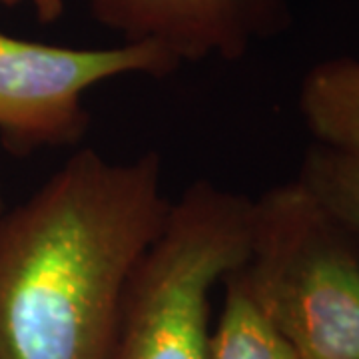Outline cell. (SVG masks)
<instances>
[{
    "label": "cell",
    "mask_w": 359,
    "mask_h": 359,
    "mask_svg": "<svg viewBox=\"0 0 359 359\" xmlns=\"http://www.w3.org/2000/svg\"><path fill=\"white\" fill-rule=\"evenodd\" d=\"M172 200L162 160L80 148L0 212V359H110L122 299Z\"/></svg>",
    "instance_id": "1"
},
{
    "label": "cell",
    "mask_w": 359,
    "mask_h": 359,
    "mask_svg": "<svg viewBox=\"0 0 359 359\" xmlns=\"http://www.w3.org/2000/svg\"><path fill=\"white\" fill-rule=\"evenodd\" d=\"M252 200L210 180L172 200L130 276L110 359H212V295L245 266Z\"/></svg>",
    "instance_id": "2"
},
{
    "label": "cell",
    "mask_w": 359,
    "mask_h": 359,
    "mask_svg": "<svg viewBox=\"0 0 359 359\" xmlns=\"http://www.w3.org/2000/svg\"><path fill=\"white\" fill-rule=\"evenodd\" d=\"M248 292L297 359H359V236L297 182L252 200Z\"/></svg>",
    "instance_id": "3"
},
{
    "label": "cell",
    "mask_w": 359,
    "mask_h": 359,
    "mask_svg": "<svg viewBox=\"0 0 359 359\" xmlns=\"http://www.w3.org/2000/svg\"><path fill=\"white\" fill-rule=\"evenodd\" d=\"M180 66L152 44L78 48L0 32V140L16 156L74 148L88 134L90 90L120 76H168Z\"/></svg>",
    "instance_id": "4"
},
{
    "label": "cell",
    "mask_w": 359,
    "mask_h": 359,
    "mask_svg": "<svg viewBox=\"0 0 359 359\" xmlns=\"http://www.w3.org/2000/svg\"><path fill=\"white\" fill-rule=\"evenodd\" d=\"M92 18L128 44H152L180 65L240 60L292 22L290 0H86Z\"/></svg>",
    "instance_id": "5"
},
{
    "label": "cell",
    "mask_w": 359,
    "mask_h": 359,
    "mask_svg": "<svg viewBox=\"0 0 359 359\" xmlns=\"http://www.w3.org/2000/svg\"><path fill=\"white\" fill-rule=\"evenodd\" d=\"M299 112L318 146L359 156V60L337 56L308 70Z\"/></svg>",
    "instance_id": "6"
},
{
    "label": "cell",
    "mask_w": 359,
    "mask_h": 359,
    "mask_svg": "<svg viewBox=\"0 0 359 359\" xmlns=\"http://www.w3.org/2000/svg\"><path fill=\"white\" fill-rule=\"evenodd\" d=\"M222 290L212 359H297L256 306L242 268L224 280Z\"/></svg>",
    "instance_id": "7"
},
{
    "label": "cell",
    "mask_w": 359,
    "mask_h": 359,
    "mask_svg": "<svg viewBox=\"0 0 359 359\" xmlns=\"http://www.w3.org/2000/svg\"><path fill=\"white\" fill-rule=\"evenodd\" d=\"M295 180L318 204L359 236V156L316 144L304 156Z\"/></svg>",
    "instance_id": "8"
},
{
    "label": "cell",
    "mask_w": 359,
    "mask_h": 359,
    "mask_svg": "<svg viewBox=\"0 0 359 359\" xmlns=\"http://www.w3.org/2000/svg\"><path fill=\"white\" fill-rule=\"evenodd\" d=\"M22 2H30L39 22H42V25L56 22L65 14L66 8V0H0V4H6V6H16Z\"/></svg>",
    "instance_id": "9"
},
{
    "label": "cell",
    "mask_w": 359,
    "mask_h": 359,
    "mask_svg": "<svg viewBox=\"0 0 359 359\" xmlns=\"http://www.w3.org/2000/svg\"><path fill=\"white\" fill-rule=\"evenodd\" d=\"M4 210V202H2V190H0V212Z\"/></svg>",
    "instance_id": "10"
}]
</instances>
